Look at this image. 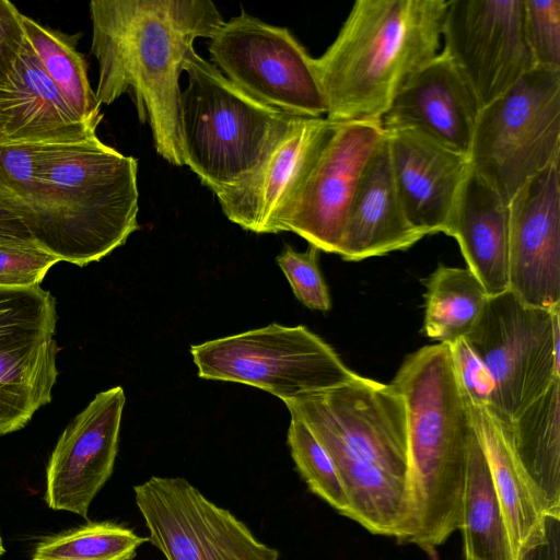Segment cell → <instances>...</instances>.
Masks as SVG:
<instances>
[{
  "label": "cell",
  "mask_w": 560,
  "mask_h": 560,
  "mask_svg": "<svg viewBox=\"0 0 560 560\" xmlns=\"http://www.w3.org/2000/svg\"><path fill=\"white\" fill-rule=\"evenodd\" d=\"M91 52L98 63L100 105L132 95L149 122L156 153L183 166L179 151V78L199 37L224 22L210 0H93Z\"/></svg>",
  "instance_id": "cell-1"
},
{
  "label": "cell",
  "mask_w": 560,
  "mask_h": 560,
  "mask_svg": "<svg viewBox=\"0 0 560 560\" xmlns=\"http://www.w3.org/2000/svg\"><path fill=\"white\" fill-rule=\"evenodd\" d=\"M404 398L408 425L405 542L433 553L460 527L468 452L475 433L447 343L409 354L390 383Z\"/></svg>",
  "instance_id": "cell-2"
},
{
  "label": "cell",
  "mask_w": 560,
  "mask_h": 560,
  "mask_svg": "<svg viewBox=\"0 0 560 560\" xmlns=\"http://www.w3.org/2000/svg\"><path fill=\"white\" fill-rule=\"evenodd\" d=\"M138 161L97 137L54 143L22 218L42 248L79 267L98 261L139 230Z\"/></svg>",
  "instance_id": "cell-3"
},
{
  "label": "cell",
  "mask_w": 560,
  "mask_h": 560,
  "mask_svg": "<svg viewBox=\"0 0 560 560\" xmlns=\"http://www.w3.org/2000/svg\"><path fill=\"white\" fill-rule=\"evenodd\" d=\"M448 0H357L314 58L334 122L381 121L405 82L438 54Z\"/></svg>",
  "instance_id": "cell-4"
},
{
  "label": "cell",
  "mask_w": 560,
  "mask_h": 560,
  "mask_svg": "<svg viewBox=\"0 0 560 560\" xmlns=\"http://www.w3.org/2000/svg\"><path fill=\"white\" fill-rule=\"evenodd\" d=\"M179 102V151L212 192L252 175L299 116L268 106L191 52Z\"/></svg>",
  "instance_id": "cell-5"
},
{
  "label": "cell",
  "mask_w": 560,
  "mask_h": 560,
  "mask_svg": "<svg viewBox=\"0 0 560 560\" xmlns=\"http://www.w3.org/2000/svg\"><path fill=\"white\" fill-rule=\"evenodd\" d=\"M467 158L506 203L537 173L560 164V70L535 67L480 108Z\"/></svg>",
  "instance_id": "cell-6"
},
{
  "label": "cell",
  "mask_w": 560,
  "mask_h": 560,
  "mask_svg": "<svg viewBox=\"0 0 560 560\" xmlns=\"http://www.w3.org/2000/svg\"><path fill=\"white\" fill-rule=\"evenodd\" d=\"M198 376L268 392L282 401L352 381L336 351L305 326L270 324L190 348Z\"/></svg>",
  "instance_id": "cell-7"
},
{
  "label": "cell",
  "mask_w": 560,
  "mask_h": 560,
  "mask_svg": "<svg viewBox=\"0 0 560 560\" xmlns=\"http://www.w3.org/2000/svg\"><path fill=\"white\" fill-rule=\"evenodd\" d=\"M384 138L382 121L329 120L267 233L293 232L319 250L338 254L353 197Z\"/></svg>",
  "instance_id": "cell-8"
},
{
  "label": "cell",
  "mask_w": 560,
  "mask_h": 560,
  "mask_svg": "<svg viewBox=\"0 0 560 560\" xmlns=\"http://www.w3.org/2000/svg\"><path fill=\"white\" fill-rule=\"evenodd\" d=\"M464 339L494 382L487 409L505 424L560 380V310L525 305L508 290L488 298Z\"/></svg>",
  "instance_id": "cell-9"
},
{
  "label": "cell",
  "mask_w": 560,
  "mask_h": 560,
  "mask_svg": "<svg viewBox=\"0 0 560 560\" xmlns=\"http://www.w3.org/2000/svg\"><path fill=\"white\" fill-rule=\"evenodd\" d=\"M208 50L223 75L259 102L292 116L326 115L314 58L287 27L242 11L219 26Z\"/></svg>",
  "instance_id": "cell-10"
},
{
  "label": "cell",
  "mask_w": 560,
  "mask_h": 560,
  "mask_svg": "<svg viewBox=\"0 0 560 560\" xmlns=\"http://www.w3.org/2000/svg\"><path fill=\"white\" fill-rule=\"evenodd\" d=\"M325 447L341 450L406 479L408 425L392 384L357 375L338 387L283 401Z\"/></svg>",
  "instance_id": "cell-11"
},
{
  "label": "cell",
  "mask_w": 560,
  "mask_h": 560,
  "mask_svg": "<svg viewBox=\"0 0 560 560\" xmlns=\"http://www.w3.org/2000/svg\"><path fill=\"white\" fill-rule=\"evenodd\" d=\"M149 541L167 560H278L229 510L184 478L152 476L133 488Z\"/></svg>",
  "instance_id": "cell-12"
},
{
  "label": "cell",
  "mask_w": 560,
  "mask_h": 560,
  "mask_svg": "<svg viewBox=\"0 0 560 560\" xmlns=\"http://www.w3.org/2000/svg\"><path fill=\"white\" fill-rule=\"evenodd\" d=\"M443 52L485 107L534 67L523 28V0H448Z\"/></svg>",
  "instance_id": "cell-13"
},
{
  "label": "cell",
  "mask_w": 560,
  "mask_h": 560,
  "mask_svg": "<svg viewBox=\"0 0 560 560\" xmlns=\"http://www.w3.org/2000/svg\"><path fill=\"white\" fill-rule=\"evenodd\" d=\"M560 164L528 179L509 201V291L523 304L560 310Z\"/></svg>",
  "instance_id": "cell-14"
},
{
  "label": "cell",
  "mask_w": 560,
  "mask_h": 560,
  "mask_svg": "<svg viewBox=\"0 0 560 560\" xmlns=\"http://www.w3.org/2000/svg\"><path fill=\"white\" fill-rule=\"evenodd\" d=\"M125 402L121 386L100 392L60 434L46 469L50 509L88 518L114 469Z\"/></svg>",
  "instance_id": "cell-15"
},
{
  "label": "cell",
  "mask_w": 560,
  "mask_h": 560,
  "mask_svg": "<svg viewBox=\"0 0 560 560\" xmlns=\"http://www.w3.org/2000/svg\"><path fill=\"white\" fill-rule=\"evenodd\" d=\"M385 133L393 178L408 221L425 236L445 233L470 171L468 158L412 129L392 128Z\"/></svg>",
  "instance_id": "cell-16"
},
{
  "label": "cell",
  "mask_w": 560,
  "mask_h": 560,
  "mask_svg": "<svg viewBox=\"0 0 560 560\" xmlns=\"http://www.w3.org/2000/svg\"><path fill=\"white\" fill-rule=\"evenodd\" d=\"M479 109L463 77L441 51L405 82L381 121L384 129H412L467 156Z\"/></svg>",
  "instance_id": "cell-17"
},
{
  "label": "cell",
  "mask_w": 560,
  "mask_h": 560,
  "mask_svg": "<svg viewBox=\"0 0 560 560\" xmlns=\"http://www.w3.org/2000/svg\"><path fill=\"white\" fill-rule=\"evenodd\" d=\"M97 126L71 107L24 36L0 88V142H81L97 137Z\"/></svg>",
  "instance_id": "cell-18"
},
{
  "label": "cell",
  "mask_w": 560,
  "mask_h": 560,
  "mask_svg": "<svg viewBox=\"0 0 560 560\" xmlns=\"http://www.w3.org/2000/svg\"><path fill=\"white\" fill-rule=\"evenodd\" d=\"M424 236L410 224L402 209L385 133L353 197L337 255L347 261H360L408 249Z\"/></svg>",
  "instance_id": "cell-19"
},
{
  "label": "cell",
  "mask_w": 560,
  "mask_h": 560,
  "mask_svg": "<svg viewBox=\"0 0 560 560\" xmlns=\"http://www.w3.org/2000/svg\"><path fill=\"white\" fill-rule=\"evenodd\" d=\"M328 124L326 117H298L252 175L213 192L225 217L246 231L267 233L293 179Z\"/></svg>",
  "instance_id": "cell-20"
},
{
  "label": "cell",
  "mask_w": 560,
  "mask_h": 560,
  "mask_svg": "<svg viewBox=\"0 0 560 560\" xmlns=\"http://www.w3.org/2000/svg\"><path fill=\"white\" fill-rule=\"evenodd\" d=\"M444 234L457 241L467 268L489 296L509 290V206L471 171Z\"/></svg>",
  "instance_id": "cell-21"
},
{
  "label": "cell",
  "mask_w": 560,
  "mask_h": 560,
  "mask_svg": "<svg viewBox=\"0 0 560 560\" xmlns=\"http://www.w3.org/2000/svg\"><path fill=\"white\" fill-rule=\"evenodd\" d=\"M469 409L517 560L546 541L550 518L514 453L506 425L485 407L469 404Z\"/></svg>",
  "instance_id": "cell-22"
},
{
  "label": "cell",
  "mask_w": 560,
  "mask_h": 560,
  "mask_svg": "<svg viewBox=\"0 0 560 560\" xmlns=\"http://www.w3.org/2000/svg\"><path fill=\"white\" fill-rule=\"evenodd\" d=\"M59 351L54 337L0 341V435L24 428L51 401Z\"/></svg>",
  "instance_id": "cell-23"
},
{
  "label": "cell",
  "mask_w": 560,
  "mask_h": 560,
  "mask_svg": "<svg viewBox=\"0 0 560 560\" xmlns=\"http://www.w3.org/2000/svg\"><path fill=\"white\" fill-rule=\"evenodd\" d=\"M505 425L514 453L547 518L559 521L560 380Z\"/></svg>",
  "instance_id": "cell-24"
},
{
  "label": "cell",
  "mask_w": 560,
  "mask_h": 560,
  "mask_svg": "<svg viewBox=\"0 0 560 560\" xmlns=\"http://www.w3.org/2000/svg\"><path fill=\"white\" fill-rule=\"evenodd\" d=\"M342 481L346 517L375 535L405 541L408 530L406 479L341 450L325 447Z\"/></svg>",
  "instance_id": "cell-25"
},
{
  "label": "cell",
  "mask_w": 560,
  "mask_h": 560,
  "mask_svg": "<svg viewBox=\"0 0 560 560\" xmlns=\"http://www.w3.org/2000/svg\"><path fill=\"white\" fill-rule=\"evenodd\" d=\"M459 529L465 559L514 560L501 504L476 431L469 445Z\"/></svg>",
  "instance_id": "cell-26"
},
{
  "label": "cell",
  "mask_w": 560,
  "mask_h": 560,
  "mask_svg": "<svg viewBox=\"0 0 560 560\" xmlns=\"http://www.w3.org/2000/svg\"><path fill=\"white\" fill-rule=\"evenodd\" d=\"M425 288L423 331L439 343L464 338L489 298L468 268L440 265L427 279Z\"/></svg>",
  "instance_id": "cell-27"
},
{
  "label": "cell",
  "mask_w": 560,
  "mask_h": 560,
  "mask_svg": "<svg viewBox=\"0 0 560 560\" xmlns=\"http://www.w3.org/2000/svg\"><path fill=\"white\" fill-rule=\"evenodd\" d=\"M21 24L43 69L67 102L83 120L98 125L101 105L90 85L86 62L75 48L78 36L43 26L23 13Z\"/></svg>",
  "instance_id": "cell-28"
},
{
  "label": "cell",
  "mask_w": 560,
  "mask_h": 560,
  "mask_svg": "<svg viewBox=\"0 0 560 560\" xmlns=\"http://www.w3.org/2000/svg\"><path fill=\"white\" fill-rule=\"evenodd\" d=\"M149 538L113 522H89L37 542L32 560H131Z\"/></svg>",
  "instance_id": "cell-29"
},
{
  "label": "cell",
  "mask_w": 560,
  "mask_h": 560,
  "mask_svg": "<svg viewBox=\"0 0 560 560\" xmlns=\"http://www.w3.org/2000/svg\"><path fill=\"white\" fill-rule=\"evenodd\" d=\"M288 444L308 489L345 516L348 500L334 460L312 431L294 417L288 429Z\"/></svg>",
  "instance_id": "cell-30"
},
{
  "label": "cell",
  "mask_w": 560,
  "mask_h": 560,
  "mask_svg": "<svg viewBox=\"0 0 560 560\" xmlns=\"http://www.w3.org/2000/svg\"><path fill=\"white\" fill-rule=\"evenodd\" d=\"M56 324V300L40 285L0 287V341L54 337Z\"/></svg>",
  "instance_id": "cell-31"
},
{
  "label": "cell",
  "mask_w": 560,
  "mask_h": 560,
  "mask_svg": "<svg viewBox=\"0 0 560 560\" xmlns=\"http://www.w3.org/2000/svg\"><path fill=\"white\" fill-rule=\"evenodd\" d=\"M50 144L0 142V206L20 221L32 203Z\"/></svg>",
  "instance_id": "cell-32"
},
{
  "label": "cell",
  "mask_w": 560,
  "mask_h": 560,
  "mask_svg": "<svg viewBox=\"0 0 560 560\" xmlns=\"http://www.w3.org/2000/svg\"><path fill=\"white\" fill-rule=\"evenodd\" d=\"M523 28L534 67L560 70V0H523Z\"/></svg>",
  "instance_id": "cell-33"
},
{
  "label": "cell",
  "mask_w": 560,
  "mask_h": 560,
  "mask_svg": "<svg viewBox=\"0 0 560 560\" xmlns=\"http://www.w3.org/2000/svg\"><path fill=\"white\" fill-rule=\"evenodd\" d=\"M60 260L32 238L0 241V287L31 288L40 285L47 271Z\"/></svg>",
  "instance_id": "cell-34"
},
{
  "label": "cell",
  "mask_w": 560,
  "mask_h": 560,
  "mask_svg": "<svg viewBox=\"0 0 560 560\" xmlns=\"http://www.w3.org/2000/svg\"><path fill=\"white\" fill-rule=\"evenodd\" d=\"M319 252L317 247L310 244L303 253L284 245L276 260L295 298L308 308L325 312L330 310L331 302L318 266Z\"/></svg>",
  "instance_id": "cell-35"
},
{
  "label": "cell",
  "mask_w": 560,
  "mask_h": 560,
  "mask_svg": "<svg viewBox=\"0 0 560 560\" xmlns=\"http://www.w3.org/2000/svg\"><path fill=\"white\" fill-rule=\"evenodd\" d=\"M447 345L453 371L462 394L469 404L489 408L495 386L486 365L464 338Z\"/></svg>",
  "instance_id": "cell-36"
},
{
  "label": "cell",
  "mask_w": 560,
  "mask_h": 560,
  "mask_svg": "<svg viewBox=\"0 0 560 560\" xmlns=\"http://www.w3.org/2000/svg\"><path fill=\"white\" fill-rule=\"evenodd\" d=\"M23 40L21 12L10 1L0 0V88L20 51Z\"/></svg>",
  "instance_id": "cell-37"
},
{
  "label": "cell",
  "mask_w": 560,
  "mask_h": 560,
  "mask_svg": "<svg viewBox=\"0 0 560 560\" xmlns=\"http://www.w3.org/2000/svg\"><path fill=\"white\" fill-rule=\"evenodd\" d=\"M552 521L549 520L546 541L522 553L517 560H559L558 535L555 540L551 537Z\"/></svg>",
  "instance_id": "cell-38"
},
{
  "label": "cell",
  "mask_w": 560,
  "mask_h": 560,
  "mask_svg": "<svg viewBox=\"0 0 560 560\" xmlns=\"http://www.w3.org/2000/svg\"><path fill=\"white\" fill-rule=\"evenodd\" d=\"M13 237L31 238L23 223L0 206V241Z\"/></svg>",
  "instance_id": "cell-39"
},
{
  "label": "cell",
  "mask_w": 560,
  "mask_h": 560,
  "mask_svg": "<svg viewBox=\"0 0 560 560\" xmlns=\"http://www.w3.org/2000/svg\"><path fill=\"white\" fill-rule=\"evenodd\" d=\"M4 552H5V549H4L3 540H2V537L0 534V558L3 556Z\"/></svg>",
  "instance_id": "cell-40"
},
{
  "label": "cell",
  "mask_w": 560,
  "mask_h": 560,
  "mask_svg": "<svg viewBox=\"0 0 560 560\" xmlns=\"http://www.w3.org/2000/svg\"><path fill=\"white\" fill-rule=\"evenodd\" d=\"M465 560H471V559H465Z\"/></svg>",
  "instance_id": "cell-41"
}]
</instances>
